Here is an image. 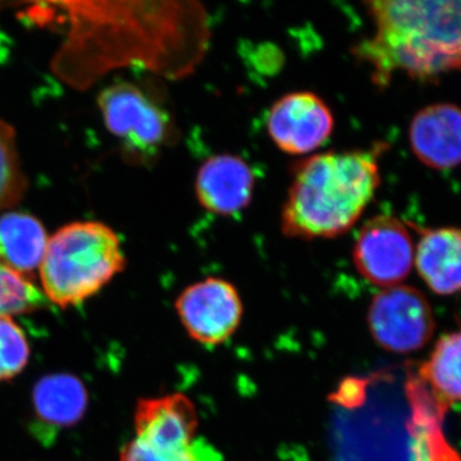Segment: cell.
<instances>
[{
  "label": "cell",
  "instance_id": "9c48e42d",
  "mask_svg": "<svg viewBox=\"0 0 461 461\" xmlns=\"http://www.w3.org/2000/svg\"><path fill=\"white\" fill-rule=\"evenodd\" d=\"M335 118L327 103L312 91L286 94L273 103L267 131L276 147L291 156L313 153L333 132Z\"/></svg>",
  "mask_w": 461,
  "mask_h": 461
},
{
  "label": "cell",
  "instance_id": "277c9868",
  "mask_svg": "<svg viewBox=\"0 0 461 461\" xmlns=\"http://www.w3.org/2000/svg\"><path fill=\"white\" fill-rule=\"evenodd\" d=\"M126 266L120 239L102 222H74L48 241L41 266L42 294L54 304L80 305Z\"/></svg>",
  "mask_w": 461,
  "mask_h": 461
},
{
  "label": "cell",
  "instance_id": "2e32d148",
  "mask_svg": "<svg viewBox=\"0 0 461 461\" xmlns=\"http://www.w3.org/2000/svg\"><path fill=\"white\" fill-rule=\"evenodd\" d=\"M420 377L442 414L461 402V330L438 339L429 359L420 366Z\"/></svg>",
  "mask_w": 461,
  "mask_h": 461
},
{
  "label": "cell",
  "instance_id": "52a82bcc",
  "mask_svg": "<svg viewBox=\"0 0 461 461\" xmlns=\"http://www.w3.org/2000/svg\"><path fill=\"white\" fill-rule=\"evenodd\" d=\"M415 248L406 224L395 215L378 214L366 221L355 240V268L375 286L402 284L414 266Z\"/></svg>",
  "mask_w": 461,
  "mask_h": 461
},
{
  "label": "cell",
  "instance_id": "d6986e66",
  "mask_svg": "<svg viewBox=\"0 0 461 461\" xmlns=\"http://www.w3.org/2000/svg\"><path fill=\"white\" fill-rule=\"evenodd\" d=\"M121 461H223V455L204 437L176 450H159L133 438L121 451Z\"/></svg>",
  "mask_w": 461,
  "mask_h": 461
},
{
  "label": "cell",
  "instance_id": "7a4b0ae2",
  "mask_svg": "<svg viewBox=\"0 0 461 461\" xmlns=\"http://www.w3.org/2000/svg\"><path fill=\"white\" fill-rule=\"evenodd\" d=\"M366 5L373 32L351 53L369 67L378 89L399 72L429 81L461 69V0H375Z\"/></svg>",
  "mask_w": 461,
  "mask_h": 461
},
{
  "label": "cell",
  "instance_id": "3957f363",
  "mask_svg": "<svg viewBox=\"0 0 461 461\" xmlns=\"http://www.w3.org/2000/svg\"><path fill=\"white\" fill-rule=\"evenodd\" d=\"M387 144L326 151L300 160L293 169L281 230L286 238L335 239L348 232L371 204L381 184L379 158Z\"/></svg>",
  "mask_w": 461,
  "mask_h": 461
},
{
  "label": "cell",
  "instance_id": "5bb4252c",
  "mask_svg": "<svg viewBox=\"0 0 461 461\" xmlns=\"http://www.w3.org/2000/svg\"><path fill=\"white\" fill-rule=\"evenodd\" d=\"M48 241L45 227L33 215L8 212L0 217V264L12 271L27 277L41 269Z\"/></svg>",
  "mask_w": 461,
  "mask_h": 461
},
{
  "label": "cell",
  "instance_id": "9a60e30c",
  "mask_svg": "<svg viewBox=\"0 0 461 461\" xmlns=\"http://www.w3.org/2000/svg\"><path fill=\"white\" fill-rule=\"evenodd\" d=\"M87 399L83 382L65 373L41 378L32 391L36 418L51 429L77 423L86 411Z\"/></svg>",
  "mask_w": 461,
  "mask_h": 461
},
{
  "label": "cell",
  "instance_id": "ac0fdd59",
  "mask_svg": "<svg viewBox=\"0 0 461 461\" xmlns=\"http://www.w3.org/2000/svg\"><path fill=\"white\" fill-rule=\"evenodd\" d=\"M47 304V297L25 276L0 264V317L30 313Z\"/></svg>",
  "mask_w": 461,
  "mask_h": 461
},
{
  "label": "cell",
  "instance_id": "ffe728a7",
  "mask_svg": "<svg viewBox=\"0 0 461 461\" xmlns=\"http://www.w3.org/2000/svg\"><path fill=\"white\" fill-rule=\"evenodd\" d=\"M30 346L23 330L9 317H0V384L23 371Z\"/></svg>",
  "mask_w": 461,
  "mask_h": 461
},
{
  "label": "cell",
  "instance_id": "30bf717a",
  "mask_svg": "<svg viewBox=\"0 0 461 461\" xmlns=\"http://www.w3.org/2000/svg\"><path fill=\"white\" fill-rule=\"evenodd\" d=\"M256 190V175L247 160L218 154L200 166L195 180L199 204L209 213L230 217L244 211Z\"/></svg>",
  "mask_w": 461,
  "mask_h": 461
},
{
  "label": "cell",
  "instance_id": "ba28073f",
  "mask_svg": "<svg viewBox=\"0 0 461 461\" xmlns=\"http://www.w3.org/2000/svg\"><path fill=\"white\" fill-rule=\"evenodd\" d=\"M175 306L190 338L206 346L226 342L239 329L244 311L236 287L215 277L185 288Z\"/></svg>",
  "mask_w": 461,
  "mask_h": 461
},
{
  "label": "cell",
  "instance_id": "8992f818",
  "mask_svg": "<svg viewBox=\"0 0 461 461\" xmlns=\"http://www.w3.org/2000/svg\"><path fill=\"white\" fill-rule=\"evenodd\" d=\"M372 338L384 350L409 354L420 350L435 335L432 306L418 288L397 285L373 297L368 312Z\"/></svg>",
  "mask_w": 461,
  "mask_h": 461
},
{
  "label": "cell",
  "instance_id": "e0dca14e",
  "mask_svg": "<svg viewBox=\"0 0 461 461\" xmlns=\"http://www.w3.org/2000/svg\"><path fill=\"white\" fill-rule=\"evenodd\" d=\"M27 190V178L18 156L16 131L0 118V212L18 204Z\"/></svg>",
  "mask_w": 461,
  "mask_h": 461
},
{
  "label": "cell",
  "instance_id": "6da1fadb",
  "mask_svg": "<svg viewBox=\"0 0 461 461\" xmlns=\"http://www.w3.org/2000/svg\"><path fill=\"white\" fill-rule=\"evenodd\" d=\"M68 32L54 74L84 90L123 67L166 78L195 72L211 44V23L198 2H62Z\"/></svg>",
  "mask_w": 461,
  "mask_h": 461
},
{
  "label": "cell",
  "instance_id": "7c38bea8",
  "mask_svg": "<svg viewBox=\"0 0 461 461\" xmlns=\"http://www.w3.org/2000/svg\"><path fill=\"white\" fill-rule=\"evenodd\" d=\"M409 141L420 162L437 171L461 165V108L437 103L420 109L409 127Z\"/></svg>",
  "mask_w": 461,
  "mask_h": 461
},
{
  "label": "cell",
  "instance_id": "4fadbf2b",
  "mask_svg": "<svg viewBox=\"0 0 461 461\" xmlns=\"http://www.w3.org/2000/svg\"><path fill=\"white\" fill-rule=\"evenodd\" d=\"M414 266L437 295L461 293V229L423 230L415 248Z\"/></svg>",
  "mask_w": 461,
  "mask_h": 461
},
{
  "label": "cell",
  "instance_id": "5b68a950",
  "mask_svg": "<svg viewBox=\"0 0 461 461\" xmlns=\"http://www.w3.org/2000/svg\"><path fill=\"white\" fill-rule=\"evenodd\" d=\"M98 104L105 126L133 163H153L175 138L169 115L135 85L108 86L100 94Z\"/></svg>",
  "mask_w": 461,
  "mask_h": 461
},
{
  "label": "cell",
  "instance_id": "8fae6325",
  "mask_svg": "<svg viewBox=\"0 0 461 461\" xmlns=\"http://www.w3.org/2000/svg\"><path fill=\"white\" fill-rule=\"evenodd\" d=\"M198 411L186 396L145 399L136 406V439L159 450L186 447L198 438Z\"/></svg>",
  "mask_w": 461,
  "mask_h": 461
}]
</instances>
